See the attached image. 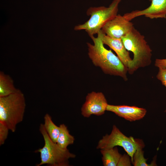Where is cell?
I'll list each match as a JSON object with an SVG mask.
<instances>
[{
    "mask_svg": "<svg viewBox=\"0 0 166 166\" xmlns=\"http://www.w3.org/2000/svg\"><path fill=\"white\" fill-rule=\"evenodd\" d=\"M106 111L113 112L119 117L130 121H135L142 119L147 112L144 108L135 106L109 104L107 105Z\"/></svg>",
    "mask_w": 166,
    "mask_h": 166,
    "instance_id": "10",
    "label": "cell"
},
{
    "mask_svg": "<svg viewBox=\"0 0 166 166\" xmlns=\"http://www.w3.org/2000/svg\"><path fill=\"white\" fill-rule=\"evenodd\" d=\"M108 104L102 93L92 92L88 93L86 97L85 101L81 108V114L87 118L92 115L101 116L106 111Z\"/></svg>",
    "mask_w": 166,
    "mask_h": 166,
    "instance_id": "7",
    "label": "cell"
},
{
    "mask_svg": "<svg viewBox=\"0 0 166 166\" xmlns=\"http://www.w3.org/2000/svg\"><path fill=\"white\" fill-rule=\"evenodd\" d=\"M134 27L130 21L123 16L117 14L108 22L102 27L101 31L107 36L114 38L121 39Z\"/></svg>",
    "mask_w": 166,
    "mask_h": 166,
    "instance_id": "8",
    "label": "cell"
},
{
    "mask_svg": "<svg viewBox=\"0 0 166 166\" xmlns=\"http://www.w3.org/2000/svg\"><path fill=\"white\" fill-rule=\"evenodd\" d=\"M44 128L51 140L56 143L60 132V128L53 123L51 116L46 113L44 117Z\"/></svg>",
    "mask_w": 166,
    "mask_h": 166,
    "instance_id": "15",
    "label": "cell"
},
{
    "mask_svg": "<svg viewBox=\"0 0 166 166\" xmlns=\"http://www.w3.org/2000/svg\"><path fill=\"white\" fill-rule=\"evenodd\" d=\"M7 127L2 123L0 122V145L3 144L6 139L9 131Z\"/></svg>",
    "mask_w": 166,
    "mask_h": 166,
    "instance_id": "17",
    "label": "cell"
},
{
    "mask_svg": "<svg viewBox=\"0 0 166 166\" xmlns=\"http://www.w3.org/2000/svg\"><path fill=\"white\" fill-rule=\"evenodd\" d=\"M156 77L166 88V68H159V71Z\"/></svg>",
    "mask_w": 166,
    "mask_h": 166,
    "instance_id": "19",
    "label": "cell"
},
{
    "mask_svg": "<svg viewBox=\"0 0 166 166\" xmlns=\"http://www.w3.org/2000/svg\"><path fill=\"white\" fill-rule=\"evenodd\" d=\"M132 161L130 156L128 154L122 155L117 166H131Z\"/></svg>",
    "mask_w": 166,
    "mask_h": 166,
    "instance_id": "18",
    "label": "cell"
},
{
    "mask_svg": "<svg viewBox=\"0 0 166 166\" xmlns=\"http://www.w3.org/2000/svg\"><path fill=\"white\" fill-rule=\"evenodd\" d=\"M59 127L60 132L56 143L61 148L66 149L69 145L73 143L75 139L73 136L69 134L67 127L65 125L62 124Z\"/></svg>",
    "mask_w": 166,
    "mask_h": 166,
    "instance_id": "14",
    "label": "cell"
},
{
    "mask_svg": "<svg viewBox=\"0 0 166 166\" xmlns=\"http://www.w3.org/2000/svg\"><path fill=\"white\" fill-rule=\"evenodd\" d=\"M150 5L141 10H135L125 14L123 15L127 20L130 21L136 17L144 15L152 19L166 18V0H149Z\"/></svg>",
    "mask_w": 166,
    "mask_h": 166,
    "instance_id": "9",
    "label": "cell"
},
{
    "mask_svg": "<svg viewBox=\"0 0 166 166\" xmlns=\"http://www.w3.org/2000/svg\"><path fill=\"white\" fill-rule=\"evenodd\" d=\"M26 103L23 93L19 89L10 95L0 97V122L12 132L23 120Z\"/></svg>",
    "mask_w": 166,
    "mask_h": 166,
    "instance_id": "3",
    "label": "cell"
},
{
    "mask_svg": "<svg viewBox=\"0 0 166 166\" xmlns=\"http://www.w3.org/2000/svg\"><path fill=\"white\" fill-rule=\"evenodd\" d=\"M100 32L103 44L114 51L123 64L128 69L132 63V59L128 51L125 49L121 39L111 38L106 35L101 30Z\"/></svg>",
    "mask_w": 166,
    "mask_h": 166,
    "instance_id": "11",
    "label": "cell"
},
{
    "mask_svg": "<svg viewBox=\"0 0 166 166\" xmlns=\"http://www.w3.org/2000/svg\"><path fill=\"white\" fill-rule=\"evenodd\" d=\"M155 66L158 68H166V59H156L155 62Z\"/></svg>",
    "mask_w": 166,
    "mask_h": 166,
    "instance_id": "20",
    "label": "cell"
},
{
    "mask_svg": "<svg viewBox=\"0 0 166 166\" xmlns=\"http://www.w3.org/2000/svg\"><path fill=\"white\" fill-rule=\"evenodd\" d=\"M121 39L125 49L133 54L132 63L128 69L129 74H133L140 68L151 64L152 51L144 36L138 31L134 27Z\"/></svg>",
    "mask_w": 166,
    "mask_h": 166,
    "instance_id": "2",
    "label": "cell"
},
{
    "mask_svg": "<svg viewBox=\"0 0 166 166\" xmlns=\"http://www.w3.org/2000/svg\"><path fill=\"white\" fill-rule=\"evenodd\" d=\"M143 148H138L135 151L133 156L132 164L134 166H156V162H153L150 164L147 163L148 159L144 156V151Z\"/></svg>",
    "mask_w": 166,
    "mask_h": 166,
    "instance_id": "16",
    "label": "cell"
},
{
    "mask_svg": "<svg viewBox=\"0 0 166 166\" xmlns=\"http://www.w3.org/2000/svg\"><path fill=\"white\" fill-rule=\"evenodd\" d=\"M14 81L8 75L0 72V97L7 96L17 91Z\"/></svg>",
    "mask_w": 166,
    "mask_h": 166,
    "instance_id": "13",
    "label": "cell"
},
{
    "mask_svg": "<svg viewBox=\"0 0 166 166\" xmlns=\"http://www.w3.org/2000/svg\"><path fill=\"white\" fill-rule=\"evenodd\" d=\"M39 131L44 141V145L42 148L35 151L40 154L41 162L36 166L47 164L50 166H69V160L74 158L76 155L71 153L67 149L60 148L56 143L53 142L47 133L43 124H41Z\"/></svg>",
    "mask_w": 166,
    "mask_h": 166,
    "instance_id": "4",
    "label": "cell"
},
{
    "mask_svg": "<svg viewBox=\"0 0 166 166\" xmlns=\"http://www.w3.org/2000/svg\"><path fill=\"white\" fill-rule=\"evenodd\" d=\"M100 31L97 34V37L94 35L89 36L93 42V44L87 43L89 58L93 64L100 67L105 73L119 76L125 81H127L128 68L111 50L108 49L104 47Z\"/></svg>",
    "mask_w": 166,
    "mask_h": 166,
    "instance_id": "1",
    "label": "cell"
},
{
    "mask_svg": "<svg viewBox=\"0 0 166 166\" xmlns=\"http://www.w3.org/2000/svg\"><path fill=\"white\" fill-rule=\"evenodd\" d=\"M100 151L104 166H117L122 155L119 152L116 146L109 149H101Z\"/></svg>",
    "mask_w": 166,
    "mask_h": 166,
    "instance_id": "12",
    "label": "cell"
},
{
    "mask_svg": "<svg viewBox=\"0 0 166 166\" xmlns=\"http://www.w3.org/2000/svg\"><path fill=\"white\" fill-rule=\"evenodd\" d=\"M117 146L123 148L130 156L132 163L133 155L136 150L139 148H143L145 145L142 139L126 136L114 125L110 134H106L99 140L97 148L109 149Z\"/></svg>",
    "mask_w": 166,
    "mask_h": 166,
    "instance_id": "6",
    "label": "cell"
},
{
    "mask_svg": "<svg viewBox=\"0 0 166 166\" xmlns=\"http://www.w3.org/2000/svg\"><path fill=\"white\" fill-rule=\"evenodd\" d=\"M121 0H113L108 7H90L86 14L89 19L83 24L75 26V30H85L89 36L97 34L109 21L117 15L118 5Z\"/></svg>",
    "mask_w": 166,
    "mask_h": 166,
    "instance_id": "5",
    "label": "cell"
}]
</instances>
